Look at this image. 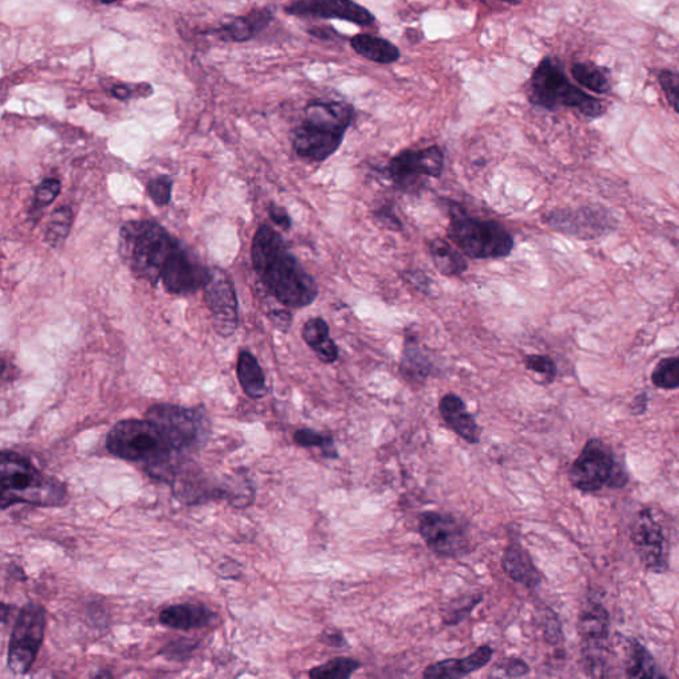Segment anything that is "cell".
Returning a JSON list of instances; mask_svg holds the SVG:
<instances>
[{
    "mask_svg": "<svg viewBox=\"0 0 679 679\" xmlns=\"http://www.w3.org/2000/svg\"><path fill=\"white\" fill-rule=\"evenodd\" d=\"M251 258L256 275L283 306L308 307L319 296L316 280L292 254L282 235L272 227L262 225L256 231Z\"/></svg>",
    "mask_w": 679,
    "mask_h": 679,
    "instance_id": "6da1fadb",
    "label": "cell"
},
{
    "mask_svg": "<svg viewBox=\"0 0 679 679\" xmlns=\"http://www.w3.org/2000/svg\"><path fill=\"white\" fill-rule=\"evenodd\" d=\"M304 113L303 123L292 134V146L304 160L324 162L343 145L355 111L351 105L337 101H313Z\"/></svg>",
    "mask_w": 679,
    "mask_h": 679,
    "instance_id": "7a4b0ae2",
    "label": "cell"
},
{
    "mask_svg": "<svg viewBox=\"0 0 679 679\" xmlns=\"http://www.w3.org/2000/svg\"><path fill=\"white\" fill-rule=\"evenodd\" d=\"M120 250L138 278L153 286L161 282L177 256L181 243L154 222H128L121 229Z\"/></svg>",
    "mask_w": 679,
    "mask_h": 679,
    "instance_id": "3957f363",
    "label": "cell"
},
{
    "mask_svg": "<svg viewBox=\"0 0 679 679\" xmlns=\"http://www.w3.org/2000/svg\"><path fill=\"white\" fill-rule=\"evenodd\" d=\"M0 506L2 510L16 503L39 507H60L67 500V489L58 479L47 477L27 458L4 450L0 463Z\"/></svg>",
    "mask_w": 679,
    "mask_h": 679,
    "instance_id": "277c9868",
    "label": "cell"
},
{
    "mask_svg": "<svg viewBox=\"0 0 679 679\" xmlns=\"http://www.w3.org/2000/svg\"><path fill=\"white\" fill-rule=\"evenodd\" d=\"M530 101L546 111L573 109L589 120L600 119L607 112L603 101L573 84L560 60L551 56L544 58L532 73Z\"/></svg>",
    "mask_w": 679,
    "mask_h": 679,
    "instance_id": "5b68a950",
    "label": "cell"
},
{
    "mask_svg": "<svg viewBox=\"0 0 679 679\" xmlns=\"http://www.w3.org/2000/svg\"><path fill=\"white\" fill-rule=\"evenodd\" d=\"M449 211L447 237L467 258L504 259L514 251V237L499 222L475 218L454 202L450 203Z\"/></svg>",
    "mask_w": 679,
    "mask_h": 679,
    "instance_id": "8992f818",
    "label": "cell"
},
{
    "mask_svg": "<svg viewBox=\"0 0 679 679\" xmlns=\"http://www.w3.org/2000/svg\"><path fill=\"white\" fill-rule=\"evenodd\" d=\"M105 445L115 457L148 463L150 469L172 462L177 453L160 426L148 418L119 422L109 432Z\"/></svg>",
    "mask_w": 679,
    "mask_h": 679,
    "instance_id": "52a82bcc",
    "label": "cell"
},
{
    "mask_svg": "<svg viewBox=\"0 0 679 679\" xmlns=\"http://www.w3.org/2000/svg\"><path fill=\"white\" fill-rule=\"evenodd\" d=\"M568 478L576 490L585 494L599 493L605 487L621 489L629 481L615 451L599 438L585 443L568 471Z\"/></svg>",
    "mask_w": 679,
    "mask_h": 679,
    "instance_id": "ba28073f",
    "label": "cell"
},
{
    "mask_svg": "<svg viewBox=\"0 0 679 679\" xmlns=\"http://www.w3.org/2000/svg\"><path fill=\"white\" fill-rule=\"evenodd\" d=\"M544 222L556 233L585 242L608 237L617 229L616 215L599 203L556 209L544 217Z\"/></svg>",
    "mask_w": 679,
    "mask_h": 679,
    "instance_id": "9c48e42d",
    "label": "cell"
},
{
    "mask_svg": "<svg viewBox=\"0 0 679 679\" xmlns=\"http://www.w3.org/2000/svg\"><path fill=\"white\" fill-rule=\"evenodd\" d=\"M146 418L160 426L177 453L201 446L210 434L209 420L199 409L157 404L149 408Z\"/></svg>",
    "mask_w": 679,
    "mask_h": 679,
    "instance_id": "30bf717a",
    "label": "cell"
},
{
    "mask_svg": "<svg viewBox=\"0 0 679 679\" xmlns=\"http://www.w3.org/2000/svg\"><path fill=\"white\" fill-rule=\"evenodd\" d=\"M46 633V612L42 605L28 603L20 611L8 645V669L26 674L34 665Z\"/></svg>",
    "mask_w": 679,
    "mask_h": 679,
    "instance_id": "8fae6325",
    "label": "cell"
},
{
    "mask_svg": "<svg viewBox=\"0 0 679 679\" xmlns=\"http://www.w3.org/2000/svg\"><path fill=\"white\" fill-rule=\"evenodd\" d=\"M611 630V617L607 608L597 601H587L581 608L579 617V633L583 648L584 668L588 676H607L608 668L607 641Z\"/></svg>",
    "mask_w": 679,
    "mask_h": 679,
    "instance_id": "7c38bea8",
    "label": "cell"
},
{
    "mask_svg": "<svg viewBox=\"0 0 679 679\" xmlns=\"http://www.w3.org/2000/svg\"><path fill=\"white\" fill-rule=\"evenodd\" d=\"M445 169V154L437 145L417 150H404L390 158L386 173L397 190H417L430 178H439Z\"/></svg>",
    "mask_w": 679,
    "mask_h": 679,
    "instance_id": "4fadbf2b",
    "label": "cell"
},
{
    "mask_svg": "<svg viewBox=\"0 0 679 679\" xmlns=\"http://www.w3.org/2000/svg\"><path fill=\"white\" fill-rule=\"evenodd\" d=\"M630 540L646 571L657 575L668 572L669 538L656 511L645 507L638 512L630 527Z\"/></svg>",
    "mask_w": 679,
    "mask_h": 679,
    "instance_id": "5bb4252c",
    "label": "cell"
},
{
    "mask_svg": "<svg viewBox=\"0 0 679 679\" xmlns=\"http://www.w3.org/2000/svg\"><path fill=\"white\" fill-rule=\"evenodd\" d=\"M418 532L426 547L439 557L455 559L470 550L467 530L453 515L437 511L422 512L418 516Z\"/></svg>",
    "mask_w": 679,
    "mask_h": 679,
    "instance_id": "9a60e30c",
    "label": "cell"
},
{
    "mask_svg": "<svg viewBox=\"0 0 679 679\" xmlns=\"http://www.w3.org/2000/svg\"><path fill=\"white\" fill-rule=\"evenodd\" d=\"M205 302L213 315L218 335L229 337L238 328V302L233 283L222 270H211L209 282L203 287Z\"/></svg>",
    "mask_w": 679,
    "mask_h": 679,
    "instance_id": "2e32d148",
    "label": "cell"
},
{
    "mask_svg": "<svg viewBox=\"0 0 679 679\" xmlns=\"http://www.w3.org/2000/svg\"><path fill=\"white\" fill-rule=\"evenodd\" d=\"M288 15L347 20L360 27L372 26L376 18L368 8L353 0H295L286 8Z\"/></svg>",
    "mask_w": 679,
    "mask_h": 679,
    "instance_id": "e0dca14e",
    "label": "cell"
},
{
    "mask_svg": "<svg viewBox=\"0 0 679 679\" xmlns=\"http://www.w3.org/2000/svg\"><path fill=\"white\" fill-rule=\"evenodd\" d=\"M494 650L490 645H481L474 653L459 660H443L429 665L425 669L426 679H458L471 676L473 673L489 665L493 660Z\"/></svg>",
    "mask_w": 679,
    "mask_h": 679,
    "instance_id": "ac0fdd59",
    "label": "cell"
},
{
    "mask_svg": "<svg viewBox=\"0 0 679 679\" xmlns=\"http://www.w3.org/2000/svg\"><path fill=\"white\" fill-rule=\"evenodd\" d=\"M439 413H441L445 424L463 441L471 443V445H477L481 441V428H479L473 414L467 410L465 401L457 394L447 393L441 398Z\"/></svg>",
    "mask_w": 679,
    "mask_h": 679,
    "instance_id": "d6986e66",
    "label": "cell"
},
{
    "mask_svg": "<svg viewBox=\"0 0 679 679\" xmlns=\"http://www.w3.org/2000/svg\"><path fill=\"white\" fill-rule=\"evenodd\" d=\"M275 8L263 7L252 10L250 14L234 18L231 22L213 31V34L221 36L223 40L233 42H247L260 34L274 20Z\"/></svg>",
    "mask_w": 679,
    "mask_h": 679,
    "instance_id": "ffe728a7",
    "label": "cell"
},
{
    "mask_svg": "<svg viewBox=\"0 0 679 679\" xmlns=\"http://www.w3.org/2000/svg\"><path fill=\"white\" fill-rule=\"evenodd\" d=\"M502 568L514 583L522 584L528 589H535L542 583V573L536 568L527 550L518 542H511L504 550Z\"/></svg>",
    "mask_w": 679,
    "mask_h": 679,
    "instance_id": "44dd1931",
    "label": "cell"
},
{
    "mask_svg": "<svg viewBox=\"0 0 679 679\" xmlns=\"http://www.w3.org/2000/svg\"><path fill=\"white\" fill-rule=\"evenodd\" d=\"M402 376L413 384H424L434 373V364L428 352L413 333H406L400 360Z\"/></svg>",
    "mask_w": 679,
    "mask_h": 679,
    "instance_id": "7402d4cb",
    "label": "cell"
},
{
    "mask_svg": "<svg viewBox=\"0 0 679 679\" xmlns=\"http://www.w3.org/2000/svg\"><path fill=\"white\" fill-rule=\"evenodd\" d=\"M214 618V612L201 604L172 605L160 613L162 625L178 630L206 628Z\"/></svg>",
    "mask_w": 679,
    "mask_h": 679,
    "instance_id": "603a6c76",
    "label": "cell"
},
{
    "mask_svg": "<svg viewBox=\"0 0 679 679\" xmlns=\"http://www.w3.org/2000/svg\"><path fill=\"white\" fill-rule=\"evenodd\" d=\"M303 340L321 363L335 364L339 360V347L331 337L329 324L321 317H312L306 321L302 331Z\"/></svg>",
    "mask_w": 679,
    "mask_h": 679,
    "instance_id": "cb8c5ba5",
    "label": "cell"
},
{
    "mask_svg": "<svg viewBox=\"0 0 679 679\" xmlns=\"http://www.w3.org/2000/svg\"><path fill=\"white\" fill-rule=\"evenodd\" d=\"M430 256H432L434 267L439 274L447 278L461 276L469 270L466 256L457 250L446 239L435 238L429 245Z\"/></svg>",
    "mask_w": 679,
    "mask_h": 679,
    "instance_id": "d4e9b609",
    "label": "cell"
},
{
    "mask_svg": "<svg viewBox=\"0 0 679 679\" xmlns=\"http://www.w3.org/2000/svg\"><path fill=\"white\" fill-rule=\"evenodd\" d=\"M625 674L629 678H660L665 674L660 672L652 654L646 650L640 641L626 638L625 646Z\"/></svg>",
    "mask_w": 679,
    "mask_h": 679,
    "instance_id": "484cf974",
    "label": "cell"
},
{
    "mask_svg": "<svg viewBox=\"0 0 679 679\" xmlns=\"http://www.w3.org/2000/svg\"><path fill=\"white\" fill-rule=\"evenodd\" d=\"M351 46L356 54L373 63L392 64L401 58L400 50L393 43L372 35L353 36Z\"/></svg>",
    "mask_w": 679,
    "mask_h": 679,
    "instance_id": "4316f807",
    "label": "cell"
},
{
    "mask_svg": "<svg viewBox=\"0 0 679 679\" xmlns=\"http://www.w3.org/2000/svg\"><path fill=\"white\" fill-rule=\"evenodd\" d=\"M237 373L239 382L248 397L259 400L267 393L266 376L252 353L243 351L239 355Z\"/></svg>",
    "mask_w": 679,
    "mask_h": 679,
    "instance_id": "83f0119b",
    "label": "cell"
},
{
    "mask_svg": "<svg viewBox=\"0 0 679 679\" xmlns=\"http://www.w3.org/2000/svg\"><path fill=\"white\" fill-rule=\"evenodd\" d=\"M571 75L580 87L595 95L604 96L612 91L611 73L601 65L591 62L575 63L571 67Z\"/></svg>",
    "mask_w": 679,
    "mask_h": 679,
    "instance_id": "f1b7e54d",
    "label": "cell"
},
{
    "mask_svg": "<svg viewBox=\"0 0 679 679\" xmlns=\"http://www.w3.org/2000/svg\"><path fill=\"white\" fill-rule=\"evenodd\" d=\"M73 223L72 210L67 206H60L51 215L50 223H48L46 234H44V242L47 246L58 250L67 241L69 231H71Z\"/></svg>",
    "mask_w": 679,
    "mask_h": 679,
    "instance_id": "f546056e",
    "label": "cell"
},
{
    "mask_svg": "<svg viewBox=\"0 0 679 679\" xmlns=\"http://www.w3.org/2000/svg\"><path fill=\"white\" fill-rule=\"evenodd\" d=\"M360 668V662L353 658L337 657L323 665L315 666L309 670L308 676L312 679H348Z\"/></svg>",
    "mask_w": 679,
    "mask_h": 679,
    "instance_id": "4dcf8cb0",
    "label": "cell"
},
{
    "mask_svg": "<svg viewBox=\"0 0 679 679\" xmlns=\"http://www.w3.org/2000/svg\"><path fill=\"white\" fill-rule=\"evenodd\" d=\"M294 441L300 447H319L325 458H339L335 439L329 435L320 434L311 429H300L295 433Z\"/></svg>",
    "mask_w": 679,
    "mask_h": 679,
    "instance_id": "1f68e13d",
    "label": "cell"
},
{
    "mask_svg": "<svg viewBox=\"0 0 679 679\" xmlns=\"http://www.w3.org/2000/svg\"><path fill=\"white\" fill-rule=\"evenodd\" d=\"M652 382L658 389H679V356L661 360L653 369Z\"/></svg>",
    "mask_w": 679,
    "mask_h": 679,
    "instance_id": "d6a6232c",
    "label": "cell"
},
{
    "mask_svg": "<svg viewBox=\"0 0 679 679\" xmlns=\"http://www.w3.org/2000/svg\"><path fill=\"white\" fill-rule=\"evenodd\" d=\"M483 596H470L466 599H459L450 604L447 608L445 615H443V624L449 626H455L461 624L465 621L467 617L471 615V612L482 603Z\"/></svg>",
    "mask_w": 679,
    "mask_h": 679,
    "instance_id": "836d02e7",
    "label": "cell"
},
{
    "mask_svg": "<svg viewBox=\"0 0 679 679\" xmlns=\"http://www.w3.org/2000/svg\"><path fill=\"white\" fill-rule=\"evenodd\" d=\"M524 367L527 371L539 374L544 378L547 384L555 381L557 376V367L555 360L548 355H539V353H534V355H527L524 357Z\"/></svg>",
    "mask_w": 679,
    "mask_h": 679,
    "instance_id": "e575fe53",
    "label": "cell"
},
{
    "mask_svg": "<svg viewBox=\"0 0 679 679\" xmlns=\"http://www.w3.org/2000/svg\"><path fill=\"white\" fill-rule=\"evenodd\" d=\"M657 79L670 107L679 116V73L672 69H662Z\"/></svg>",
    "mask_w": 679,
    "mask_h": 679,
    "instance_id": "d590c367",
    "label": "cell"
},
{
    "mask_svg": "<svg viewBox=\"0 0 679 679\" xmlns=\"http://www.w3.org/2000/svg\"><path fill=\"white\" fill-rule=\"evenodd\" d=\"M60 190H62V184H60V181L56 180V178H47V180H44L35 191L32 211L42 210L44 207L51 205V203L58 198Z\"/></svg>",
    "mask_w": 679,
    "mask_h": 679,
    "instance_id": "8d00e7d4",
    "label": "cell"
},
{
    "mask_svg": "<svg viewBox=\"0 0 679 679\" xmlns=\"http://www.w3.org/2000/svg\"><path fill=\"white\" fill-rule=\"evenodd\" d=\"M148 193L157 206H166L172 199L173 182L169 177H158L148 184Z\"/></svg>",
    "mask_w": 679,
    "mask_h": 679,
    "instance_id": "74e56055",
    "label": "cell"
},
{
    "mask_svg": "<svg viewBox=\"0 0 679 679\" xmlns=\"http://www.w3.org/2000/svg\"><path fill=\"white\" fill-rule=\"evenodd\" d=\"M544 638L550 645H560L564 641L563 629H561V624L559 617L556 616L555 612L551 609H547L546 615H544L543 621Z\"/></svg>",
    "mask_w": 679,
    "mask_h": 679,
    "instance_id": "f35d334b",
    "label": "cell"
},
{
    "mask_svg": "<svg viewBox=\"0 0 679 679\" xmlns=\"http://www.w3.org/2000/svg\"><path fill=\"white\" fill-rule=\"evenodd\" d=\"M374 218L377 219L381 226L386 227L388 230L402 231L404 229L400 218L397 217L396 211H394V207L390 203H385V205L374 210Z\"/></svg>",
    "mask_w": 679,
    "mask_h": 679,
    "instance_id": "ab89813d",
    "label": "cell"
},
{
    "mask_svg": "<svg viewBox=\"0 0 679 679\" xmlns=\"http://www.w3.org/2000/svg\"><path fill=\"white\" fill-rule=\"evenodd\" d=\"M194 649H197V644H194V642L191 641L182 640L172 642V644L165 646V649L162 650L161 654L168 657V660L181 661L190 657Z\"/></svg>",
    "mask_w": 679,
    "mask_h": 679,
    "instance_id": "60d3db41",
    "label": "cell"
},
{
    "mask_svg": "<svg viewBox=\"0 0 679 679\" xmlns=\"http://www.w3.org/2000/svg\"><path fill=\"white\" fill-rule=\"evenodd\" d=\"M404 279L410 284V286L416 288V290L424 292V294H429L430 282H432V280L429 279V276L426 275L424 271H406L404 274Z\"/></svg>",
    "mask_w": 679,
    "mask_h": 679,
    "instance_id": "b9f144b4",
    "label": "cell"
},
{
    "mask_svg": "<svg viewBox=\"0 0 679 679\" xmlns=\"http://www.w3.org/2000/svg\"><path fill=\"white\" fill-rule=\"evenodd\" d=\"M268 214H270L272 222H274L276 226L280 227V229L286 231L291 229L292 219L290 214H288V211L284 209L283 206L276 205V203H271L270 207H268Z\"/></svg>",
    "mask_w": 679,
    "mask_h": 679,
    "instance_id": "7bdbcfd3",
    "label": "cell"
},
{
    "mask_svg": "<svg viewBox=\"0 0 679 679\" xmlns=\"http://www.w3.org/2000/svg\"><path fill=\"white\" fill-rule=\"evenodd\" d=\"M504 676L508 678L526 677L530 673V666L520 658L511 657L503 666Z\"/></svg>",
    "mask_w": 679,
    "mask_h": 679,
    "instance_id": "ee69618b",
    "label": "cell"
},
{
    "mask_svg": "<svg viewBox=\"0 0 679 679\" xmlns=\"http://www.w3.org/2000/svg\"><path fill=\"white\" fill-rule=\"evenodd\" d=\"M270 320L279 331L287 333L291 329L294 317H292V313L286 311V309H276V311L270 313Z\"/></svg>",
    "mask_w": 679,
    "mask_h": 679,
    "instance_id": "f6af8a7d",
    "label": "cell"
},
{
    "mask_svg": "<svg viewBox=\"0 0 679 679\" xmlns=\"http://www.w3.org/2000/svg\"><path fill=\"white\" fill-rule=\"evenodd\" d=\"M648 405H649V396L646 393H641L638 394L636 398L632 401V404H630V412L634 414V416H642V414L646 413V410H648Z\"/></svg>",
    "mask_w": 679,
    "mask_h": 679,
    "instance_id": "bcb514c9",
    "label": "cell"
},
{
    "mask_svg": "<svg viewBox=\"0 0 679 679\" xmlns=\"http://www.w3.org/2000/svg\"><path fill=\"white\" fill-rule=\"evenodd\" d=\"M321 641H323L325 645L331 646V648H344V646L347 645V641H345L343 633L341 632L324 633L323 636H321Z\"/></svg>",
    "mask_w": 679,
    "mask_h": 679,
    "instance_id": "7dc6e473",
    "label": "cell"
},
{
    "mask_svg": "<svg viewBox=\"0 0 679 679\" xmlns=\"http://www.w3.org/2000/svg\"><path fill=\"white\" fill-rule=\"evenodd\" d=\"M112 95L116 97V99L119 100H128L130 97H133V89L128 87V85H115V87L112 88Z\"/></svg>",
    "mask_w": 679,
    "mask_h": 679,
    "instance_id": "c3c4849f",
    "label": "cell"
},
{
    "mask_svg": "<svg viewBox=\"0 0 679 679\" xmlns=\"http://www.w3.org/2000/svg\"><path fill=\"white\" fill-rule=\"evenodd\" d=\"M116 2H121V0H101V3H104V4H112V3H116Z\"/></svg>",
    "mask_w": 679,
    "mask_h": 679,
    "instance_id": "681fc988",
    "label": "cell"
},
{
    "mask_svg": "<svg viewBox=\"0 0 679 679\" xmlns=\"http://www.w3.org/2000/svg\"><path fill=\"white\" fill-rule=\"evenodd\" d=\"M95 677L99 678V677H112V676L109 673H99V674H96Z\"/></svg>",
    "mask_w": 679,
    "mask_h": 679,
    "instance_id": "f907efd6",
    "label": "cell"
},
{
    "mask_svg": "<svg viewBox=\"0 0 679 679\" xmlns=\"http://www.w3.org/2000/svg\"><path fill=\"white\" fill-rule=\"evenodd\" d=\"M502 2L510 3V4H516L518 3V0H502Z\"/></svg>",
    "mask_w": 679,
    "mask_h": 679,
    "instance_id": "816d5d0a",
    "label": "cell"
}]
</instances>
